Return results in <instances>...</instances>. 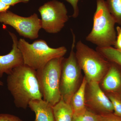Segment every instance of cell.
<instances>
[{"label":"cell","mask_w":121,"mask_h":121,"mask_svg":"<svg viewBox=\"0 0 121 121\" xmlns=\"http://www.w3.org/2000/svg\"><path fill=\"white\" fill-rule=\"evenodd\" d=\"M7 82L17 108L26 109L31 101L43 99L36 70L27 65L24 64L13 69L8 75Z\"/></svg>","instance_id":"obj_1"},{"label":"cell","mask_w":121,"mask_h":121,"mask_svg":"<svg viewBox=\"0 0 121 121\" xmlns=\"http://www.w3.org/2000/svg\"><path fill=\"white\" fill-rule=\"evenodd\" d=\"M93 28L86 40L98 47L114 46L117 39L116 22L107 6L105 0H97L93 17Z\"/></svg>","instance_id":"obj_2"},{"label":"cell","mask_w":121,"mask_h":121,"mask_svg":"<svg viewBox=\"0 0 121 121\" xmlns=\"http://www.w3.org/2000/svg\"><path fill=\"white\" fill-rule=\"evenodd\" d=\"M75 47L76 57L87 82L99 83L110 67V62L81 40L77 42Z\"/></svg>","instance_id":"obj_3"},{"label":"cell","mask_w":121,"mask_h":121,"mask_svg":"<svg viewBox=\"0 0 121 121\" xmlns=\"http://www.w3.org/2000/svg\"><path fill=\"white\" fill-rule=\"evenodd\" d=\"M17 46L23 55L24 64L36 70L43 67L52 59L63 57L67 52L64 46L57 48H51L42 39L30 44L24 39H20Z\"/></svg>","instance_id":"obj_4"},{"label":"cell","mask_w":121,"mask_h":121,"mask_svg":"<svg viewBox=\"0 0 121 121\" xmlns=\"http://www.w3.org/2000/svg\"><path fill=\"white\" fill-rule=\"evenodd\" d=\"M64 58L63 56L52 59L43 67L36 70L43 99L52 106L61 99L60 82Z\"/></svg>","instance_id":"obj_5"},{"label":"cell","mask_w":121,"mask_h":121,"mask_svg":"<svg viewBox=\"0 0 121 121\" xmlns=\"http://www.w3.org/2000/svg\"><path fill=\"white\" fill-rule=\"evenodd\" d=\"M73 42L71 50L67 58H64L62 63L60 82L61 98L70 104L72 96L77 91L82 82V70L76 57L75 35L72 32Z\"/></svg>","instance_id":"obj_6"},{"label":"cell","mask_w":121,"mask_h":121,"mask_svg":"<svg viewBox=\"0 0 121 121\" xmlns=\"http://www.w3.org/2000/svg\"><path fill=\"white\" fill-rule=\"evenodd\" d=\"M41 16L42 28L46 32H60L69 20L68 11L63 2L52 0L46 2L39 9Z\"/></svg>","instance_id":"obj_7"},{"label":"cell","mask_w":121,"mask_h":121,"mask_svg":"<svg viewBox=\"0 0 121 121\" xmlns=\"http://www.w3.org/2000/svg\"><path fill=\"white\" fill-rule=\"evenodd\" d=\"M0 23L12 26L20 35L30 39L38 38L42 28L41 20L36 13L23 17L8 10L0 13Z\"/></svg>","instance_id":"obj_8"},{"label":"cell","mask_w":121,"mask_h":121,"mask_svg":"<svg viewBox=\"0 0 121 121\" xmlns=\"http://www.w3.org/2000/svg\"><path fill=\"white\" fill-rule=\"evenodd\" d=\"M86 104L87 109L97 114L113 112L112 103L97 82H87Z\"/></svg>","instance_id":"obj_9"},{"label":"cell","mask_w":121,"mask_h":121,"mask_svg":"<svg viewBox=\"0 0 121 121\" xmlns=\"http://www.w3.org/2000/svg\"><path fill=\"white\" fill-rule=\"evenodd\" d=\"M9 33L12 40V48L9 54L0 55V78L4 74H9L13 69L24 64L23 55L17 46V36L11 32Z\"/></svg>","instance_id":"obj_10"},{"label":"cell","mask_w":121,"mask_h":121,"mask_svg":"<svg viewBox=\"0 0 121 121\" xmlns=\"http://www.w3.org/2000/svg\"><path fill=\"white\" fill-rule=\"evenodd\" d=\"M110 63L108 72L99 84L104 92L111 93L117 92L121 89V73L118 65Z\"/></svg>","instance_id":"obj_11"},{"label":"cell","mask_w":121,"mask_h":121,"mask_svg":"<svg viewBox=\"0 0 121 121\" xmlns=\"http://www.w3.org/2000/svg\"><path fill=\"white\" fill-rule=\"evenodd\" d=\"M28 107L35 113V121H55L52 106L43 99L31 101Z\"/></svg>","instance_id":"obj_12"},{"label":"cell","mask_w":121,"mask_h":121,"mask_svg":"<svg viewBox=\"0 0 121 121\" xmlns=\"http://www.w3.org/2000/svg\"><path fill=\"white\" fill-rule=\"evenodd\" d=\"M87 83V81L84 77L80 86L72 98L70 104L73 110V115L82 113L87 109L86 104Z\"/></svg>","instance_id":"obj_13"},{"label":"cell","mask_w":121,"mask_h":121,"mask_svg":"<svg viewBox=\"0 0 121 121\" xmlns=\"http://www.w3.org/2000/svg\"><path fill=\"white\" fill-rule=\"evenodd\" d=\"M55 121H73V113L70 104L61 99L52 106Z\"/></svg>","instance_id":"obj_14"},{"label":"cell","mask_w":121,"mask_h":121,"mask_svg":"<svg viewBox=\"0 0 121 121\" xmlns=\"http://www.w3.org/2000/svg\"><path fill=\"white\" fill-rule=\"evenodd\" d=\"M96 50L108 61L116 64L121 68V50L110 47L106 48L97 47Z\"/></svg>","instance_id":"obj_15"},{"label":"cell","mask_w":121,"mask_h":121,"mask_svg":"<svg viewBox=\"0 0 121 121\" xmlns=\"http://www.w3.org/2000/svg\"><path fill=\"white\" fill-rule=\"evenodd\" d=\"M105 1L116 24L121 27V0H106Z\"/></svg>","instance_id":"obj_16"},{"label":"cell","mask_w":121,"mask_h":121,"mask_svg":"<svg viewBox=\"0 0 121 121\" xmlns=\"http://www.w3.org/2000/svg\"><path fill=\"white\" fill-rule=\"evenodd\" d=\"M73 121H99L98 115L87 108L82 113L73 115Z\"/></svg>","instance_id":"obj_17"},{"label":"cell","mask_w":121,"mask_h":121,"mask_svg":"<svg viewBox=\"0 0 121 121\" xmlns=\"http://www.w3.org/2000/svg\"><path fill=\"white\" fill-rule=\"evenodd\" d=\"M107 95L112 104L114 114L121 117V99L117 96L113 94Z\"/></svg>","instance_id":"obj_18"},{"label":"cell","mask_w":121,"mask_h":121,"mask_svg":"<svg viewBox=\"0 0 121 121\" xmlns=\"http://www.w3.org/2000/svg\"><path fill=\"white\" fill-rule=\"evenodd\" d=\"M98 115L99 121H121V117L112 113Z\"/></svg>","instance_id":"obj_19"},{"label":"cell","mask_w":121,"mask_h":121,"mask_svg":"<svg viewBox=\"0 0 121 121\" xmlns=\"http://www.w3.org/2000/svg\"><path fill=\"white\" fill-rule=\"evenodd\" d=\"M65 0L70 4L73 8V14L71 16V17L74 18H77L79 15V10L78 4L79 1L80 0Z\"/></svg>","instance_id":"obj_20"},{"label":"cell","mask_w":121,"mask_h":121,"mask_svg":"<svg viewBox=\"0 0 121 121\" xmlns=\"http://www.w3.org/2000/svg\"><path fill=\"white\" fill-rule=\"evenodd\" d=\"M0 121H23L19 117L9 114H0Z\"/></svg>","instance_id":"obj_21"},{"label":"cell","mask_w":121,"mask_h":121,"mask_svg":"<svg viewBox=\"0 0 121 121\" xmlns=\"http://www.w3.org/2000/svg\"><path fill=\"white\" fill-rule=\"evenodd\" d=\"M117 39L114 45V48L121 50V27L117 26L116 28Z\"/></svg>","instance_id":"obj_22"},{"label":"cell","mask_w":121,"mask_h":121,"mask_svg":"<svg viewBox=\"0 0 121 121\" xmlns=\"http://www.w3.org/2000/svg\"><path fill=\"white\" fill-rule=\"evenodd\" d=\"M29 0H0V1L11 7L14 6L18 3H27Z\"/></svg>","instance_id":"obj_23"},{"label":"cell","mask_w":121,"mask_h":121,"mask_svg":"<svg viewBox=\"0 0 121 121\" xmlns=\"http://www.w3.org/2000/svg\"><path fill=\"white\" fill-rule=\"evenodd\" d=\"M10 7V6L5 4L4 3L0 1V13L8 11Z\"/></svg>","instance_id":"obj_24"},{"label":"cell","mask_w":121,"mask_h":121,"mask_svg":"<svg viewBox=\"0 0 121 121\" xmlns=\"http://www.w3.org/2000/svg\"><path fill=\"white\" fill-rule=\"evenodd\" d=\"M4 86V83L0 80V86Z\"/></svg>","instance_id":"obj_25"},{"label":"cell","mask_w":121,"mask_h":121,"mask_svg":"<svg viewBox=\"0 0 121 121\" xmlns=\"http://www.w3.org/2000/svg\"></svg>","instance_id":"obj_26"}]
</instances>
